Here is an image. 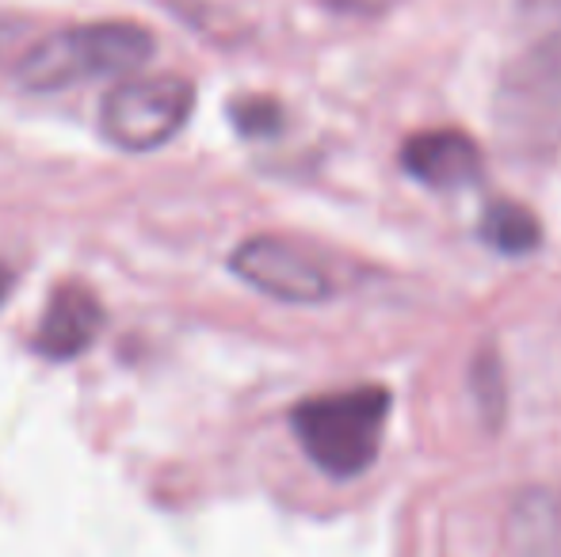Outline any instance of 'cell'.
I'll return each mask as SVG.
<instances>
[{
    "label": "cell",
    "instance_id": "1",
    "mask_svg": "<svg viewBox=\"0 0 561 557\" xmlns=\"http://www.w3.org/2000/svg\"><path fill=\"white\" fill-rule=\"evenodd\" d=\"M386 417H390V390L355 386L306 397L290 413V428H295L306 459L321 474L352 481V477L367 474L370 462L378 459Z\"/></svg>",
    "mask_w": 561,
    "mask_h": 557
},
{
    "label": "cell",
    "instance_id": "2",
    "mask_svg": "<svg viewBox=\"0 0 561 557\" xmlns=\"http://www.w3.org/2000/svg\"><path fill=\"white\" fill-rule=\"evenodd\" d=\"M153 35L138 23H89L46 35L20 61V84L31 92H66L96 77H126L153 58Z\"/></svg>",
    "mask_w": 561,
    "mask_h": 557
},
{
    "label": "cell",
    "instance_id": "3",
    "mask_svg": "<svg viewBox=\"0 0 561 557\" xmlns=\"http://www.w3.org/2000/svg\"><path fill=\"white\" fill-rule=\"evenodd\" d=\"M496 123L504 138L527 153L561 141V31L508 66L496 92Z\"/></svg>",
    "mask_w": 561,
    "mask_h": 557
},
{
    "label": "cell",
    "instance_id": "4",
    "mask_svg": "<svg viewBox=\"0 0 561 557\" xmlns=\"http://www.w3.org/2000/svg\"><path fill=\"white\" fill-rule=\"evenodd\" d=\"M195 107L192 81L176 73L130 77L118 81L100 104V130L112 146L126 153H149L161 149L184 130Z\"/></svg>",
    "mask_w": 561,
    "mask_h": 557
},
{
    "label": "cell",
    "instance_id": "5",
    "mask_svg": "<svg viewBox=\"0 0 561 557\" xmlns=\"http://www.w3.org/2000/svg\"><path fill=\"white\" fill-rule=\"evenodd\" d=\"M229 268L237 271L249 287H256L260 294L279 298L290 305H313L333 298L336 282L329 276V268L310 253V248L295 245L287 237H249L233 253Z\"/></svg>",
    "mask_w": 561,
    "mask_h": 557
},
{
    "label": "cell",
    "instance_id": "6",
    "mask_svg": "<svg viewBox=\"0 0 561 557\" xmlns=\"http://www.w3.org/2000/svg\"><path fill=\"white\" fill-rule=\"evenodd\" d=\"M104 328V305L81 282H66L50 294L43 317H38L35 328V351L43 359H54V363H66V359H77L81 351L92 348V340Z\"/></svg>",
    "mask_w": 561,
    "mask_h": 557
},
{
    "label": "cell",
    "instance_id": "7",
    "mask_svg": "<svg viewBox=\"0 0 561 557\" xmlns=\"http://www.w3.org/2000/svg\"><path fill=\"white\" fill-rule=\"evenodd\" d=\"M401 169L416 184L450 192L481 176V149L462 130H424L401 146Z\"/></svg>",
    "mask_w": 561,
    "mask_h": 557
},
{
    "label": "cell",
    "instance_id": "8",
    "mask_svg": "<svg viewBox=\"0 0 561 557\" xmlns=\"http://www.w3.org/2000/svg\"><path fill=\"white\" fill-rule=\"evenodd\" d=\"M508 546L516 557H561V504L554 492L531 489L512 504Z\"/></svg>",
    "mask_w": 561,
    "mask_h": 557
},
{
    "label": "cell",
    "instance_id": "9",
    "mask_svg": "<svg viewBox=\"0 0 561 557\" xmlns=\"http://www.w3.org/2000/svg\"><path fill=\"white\" fill-rule=\"evenodd\" d=\"M481 237L504 256H527L542 241V230L527 207L496 202V207H489L485 218H481Z\"/></svg>",
    "mask_w": 561,
    "mask_h": 557
},
{
    "label": "cell",
    "instance_id": "10",
    "mask_svg": "<svg viewBox=\"0 0 561 557\" xmlns=\"http://www.w3.org/2000/svg\"><path fill=\"white\" fill-rule=\"evenodd\" d=\"M233 119H237V127H241L244 135H267V130L279 127V112H275V104H267V100L237 104L233 107Z\"/></svg>",
    "mask_w": 561,
    "mask_h": 557
},
{
    "label": "cell",
    "instance_id": "11",
    "mask_svg": "<svg viewBox=\"0 0 561 557\" xmlns=\"http://www.w3.org/2000/svg\"><path fill=\"white\" fill-rule=\"evenodd\" d=\"M519 8H524L531 20L558 23V27H561V0H519Z\"/></svg>",
    "mask_w": 561,
    "mask_h": 557
},
{
    "label": "cell",
    "instance_id": "12",
    "mask_svg": "<svg viewBox=\"0 0 561 557\" xmlns=\"http://www.w3.org/2000/svg\"><path fill=\"white\" fill-rule=\"evenodd\" d=\"M4 294H8V271L0 268V302H4Z\"/></svg>",
    "mask_w": 561,
    "mask_h": 557
}]
</instances>
